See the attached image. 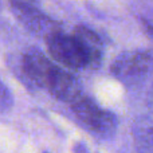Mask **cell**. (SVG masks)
I'll return each mask as SVG.
<instances>
[{
    "mask_svg": "<svg viewBox=\"0 0 153 153\" xmlns=\"http://www.w3.org/2000/svg\"><path fill=\"white\" fill-rule=\"evenodd\" d=\"M45 40L50 55L69 69L76 70L97 66L90 51L75 34L69 35L61 30L48 35Z\"/></svg>",
    "mask_w": 153,
    "mask_h": 153,
    "instance_id": "cell-1",
    "label": "cell"
},
{
    "mask_svg": "<svg viewBox=\"0 0 153 153\" xmlns=\"http://www.w3.org/2000/svg\"><path fill=\"white\" fill-rule=\"evenodd\" d=\"M149 106H151V109L153 111V87H152L151 93H149Z\"/></svg>",
    "mask_w": 153,
    "mask_h": 153,
    "instance_id": "cell-11",
    "label": "cell"
},
{
    "mask_svg": "<svg viewBox=\"0 0 153 153\" xmlns=\"http://www.w3.org/2000/svg\"><path fill=\"white\" fill-rule=\"evenodd\" d=\"M22 70L30 82L48 90L61 67L54 65L38 48H28L22 56Z\"/></svg>",
    "mask_w": 153,
    "mask_h": 153,
    "instance_id": "cell-4",
    "label": "cell"
},
{
    "mask_svg": "<svg viewBox=\"0 0 153 153\" xmlns=\"http://www.w3.org/2000/svg\"><path fill=\"white\" fill-rule=\"evenodd\" d=\"M134 141L140 153H153V114L141 117L136 122Z\"/></svg>",
    "mask_w": 153,
    "mask_h": 153,
    "instance_id": "cell-6",
    "label": "cell"
},
{
    "mask_svg": "<svg viewBox=\"0 0 153 153\" xmlns=\"http://www.w3.org/2000/svg\"><path fill=\"white\" fill-rule=\"evenodd\" d=\"M144 28H145L146 34L149 35V36L153 39V26H151L149 23H146V22H144Z\"/></svg>",
    "mask_w": 153,
    "mask_h": 153,
    "instance_id": "cell-10",
    "label": "cell"
},
{
    "mask_svg": "<svg viewBox=\"0 0 153 153\" xmlns=\"http://www.w3.org/2000/svg\"><path fill=\"white\" fill-rule=\"evenodd\" d=\"M11 4H38V0H10Z\"/></svg>",
    "mask_w": 153,
    "mask_h": 153,
    "instance_id": "cell-9",
    "label": "cell"
},
{
    "mask_svg": "<svg viewBox=\"0 0 153 153\" xmlns=\"http://www.w3.org/2000/svg\"><path fill=\"white\" fill-rule=\"evenodd\" d=\"M18 20L31 32L47 38L48 35L61 31V24L43 13L38 4H11Z\"/></svg>",
    "mask_w": 153,
    "mask_h": 153,
    "instance_id": "cell-5",
    "label": "cell"
},
{
    "mask_svg": "<svg viewBox=\"0 0 153 153\" xmlns=\"http://www.w3.org/2000/svg\"><path fill=\"white\" fill-rule=\"evenodd\" d=\"M74 34L83 42V45L90 51V54L94 58L95 65L100 63L101 58H102V40H101V38L94 31H91L85 26H78L75 28Z\"/></svg>",
    "mask_w": 153,
    "mask_h": 153,
    "instance_id": "cell-7",
    "label": "cell"
},
{
    "mask_svg": "<svg viewBox=\"0 0 153 153\" xmlns=\"http://www.w3.org/2000/svg\"><path fill=\"white\" fill-rule=\"evenodd\" d=\"M153 70V54L146 51L124 53L111 65L114 76L125 83H137L146 78Z\"/></svg>",
    "mask_w": 153,
    "mask_h": 153,
    "instance_id": "cell-3",
    "label": "cell"
},
{
    "mask_svg": "<svg viewBox=\"0 0 153 153\" xmlns=\"http://www.w3.org/2000/svg\"><path fill=\"white\" fill-rule=\"evenodd\" d=\"M75 117L93 133L100 136H111L117 129V117L111 111L101 109L91 98L81 94L71 102Z\"/></svg>",
    "mask_w": 153,
    "mask_h": 153,
    "instance_id": "cell-2",
    "label": "cell"
},
{
    "mask_svg": "<svg viewBox=\"0 0 153 153\" xmlns=\"http://www.w3.org/2000/svg\"><path fill=\"white\" fill-rule=\"evenodd\" d=\"M12 102H13V100H12V95H11L10 90L0 81V111L8 110L12 106Z\"/></svg>",
    "mask_w": 153,
    "mask_h": 153,
    "instance_id": "cell-8",
    "label": "cell"
}]
</instances>
